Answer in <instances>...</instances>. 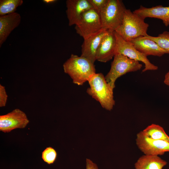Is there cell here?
Returning <instances> with one entry per match:
<instances>
[{
    "label": "cell",
    "instance_id": "6da1fadb",
    "mask_svg": "<svg viewBox=\"0 0 169 169\" xmlns=\"http://www.w3.org/2000/svg\"><path fill=\"white\" fill-rule=\"evenodd\" d=\"M64 72L68 74L73 82L82 85L95 72L94 64L81 56L71 54L63 64Z\"/></svg>",
    "mask_w": 169,
    "mask_h": 169
},
{
    "label": "cell",
    "instance_id": "7a4b0ae2",
    "mask_svg": "<svg viewBox=\"0 0 169 169\" xmlns=\"http://www.w3.org/2000/svg\"><path fill=\"white\" fill-rule=\"evenodd\" d=\"M87 93L100 103L105 109L110 111L115 105L113 89L107 83L102 73H95L89 79Z\"/></svg>",
    "mask_w": 169,
    "mask_h": 169
},
{
    "label": "cell",
    "instance_id": "3957f363",
    "mask_svg": "<svg viewBox=\"0 0 169 169\" xmlns=\"http://www.w3.org/2000/svg\"><path fill=\"white\" fill-rule=\"evenodd\" d=\"M145 19L130 9L125 10L121 25L115 31L125 40L130 42L139 37L148 35L149 26Z\"/></svg>",
    "mask_w": 169,
    "mask_h": 169
},
{
    "label": "cell",
    "instance_id": "277c9868",
    "mask_svg": "<svg viewBox=\"0 0 169 169\" xmlns=\"http://www.w3.org/2000/svg\"><path fill=\"white\" fill-rule=\"evenodd\" d=\"M126 9L121 0H108L99 14L102 29L115 31L122 23Z\"/></svg>",
    "mask_w": 169,
    "mask_h": 169
},
{
    "label": "cell",
    "instance_id": "5b68a950",
    "mask_svg": "<svg viewBox=\"0 0 169 169\" xmlns=\"http://www.w3.org/2000/svg\"><path fill=\"white\" fill-rule=\"evenodd\" d=\"M110 69L105 76L106 81L113 89L118 78L127 73L139 70L142 66L139 62L120 54H115Z\"/></svg>",
    "mask_w": 169,
    "mask_h": 169
},
{
    "label": "cell",
    "instance_id": "8992f818",
    "mask_svg": "<svg viewBox=\"0 0 169 169\" xmlns=\"http://www.w3.org/2000/svg\"><path fill=\"white\" fill-rule=\"evenodd\" d=\"M76 33L84 39L102 29L100 16L93 8L84 12L75 25Z\"/></svg>",
    "mask_w": 169,
    "mask_h": 169
},
{
    "label": "cell",
    "instance_id": "52a82bcc",
    "mask_svg": "<svg viewBox=\"0 0 169 169\" xmlns=\"http://www.w3.org/2000/svg\"><path fill=\"white\" fill-rule=\"evenodd\" d=\"M115 33L116 39L115 54H120L132 60L143 62L145 65L142 70L143 72L158 69V67L151 63L146 55L138 50L130 42L124 40L115 31Z\"/></svg>",
    "mask_w": 169,
    "mask_h": 169
},
{
    "label": "cell",
    "instance_id": "ba28073f",
    "mask_svg": "<svg viewBox=\"0 0 169 169\" xmlns=\"http://www.w3.org/2000/svg\"><path fill=\"white\" fill-rule=\"evenodd\" d=\"M136 143L138 148L145 155H162L169 151V142L150 138L142 131L137 134Z\"/></svg>",
    "mask_w": 169,
    "mask_h": 169
},
{
    "label": "cell",
    "instance_id": "9c48e42d",
    "mask_svg": "<svg viewBox=\"0 0 169 169\" xmlns=\"http://www.w3.org/2000/svg\"><path fill=\"white\" fill-rule=\"evenodd\" d=\"M26 114L19 109L0 116V131L8 133L17 129L25 128L29 123Z\"/></svg>",
    "mask_w": 169,
    "mask_h": 169
},
{
    "label": "cell",
    "instance_id": "30bf717a",
    "mask_svg": "<svg viewBox=\"0 0 169 169\" xmlns=\"http://www.w3.org/2000/svg\"><path fill=\"white\" fill-rule=\"evenodd\" d=\"M116 46L115 31L108 30L99 46L96 53V60L104 63L110 60L115 54Z\"/></svg>",
    "mask_w": 169,
    "mask_h": 169
},
{
    "label": "cell",
    "instance_id": "8fae6325",
    "mask_svg": "<svg viewBox=\"0 0 169 169\" xmlns=\"http://www.w3.org/2000/svg\"><path fill=\"white\" fill-rule=\"evenodd\" d=\"M66 4L69 26L76 25L84 12L93 8L88 0H67Z\"/></svg>",
    "mask_w": 169,
    "mask_h": 169
},
{
    "label": "cell",
    "instance_id": "7c38bea8",
    "mask_svg": "<svg viewBox=\"0 0 169 169\" xmlns=\"http://www.w3.org/2000/svg\"><path fill=\"white\" fill-rule=\"evenodd\" d=\"M107 31L108 30L102 29L84 39L81 46V56L85 57L94 64L96 60V53L101 41Z\"/></svg>",
    "mask_w": 169,
    "mask_h": 169
},
{
    "label": "cell",
    "instance_id": "4fadbf2b",
    "mask_svg": "<svg viewBox=\"0 0 169 169\" xmlns=\"http://www.w3.org/2000/svg\"><path fill=\"white\" fill-rule=\"evenodd\" d=\"M130 42L138 50L147 56L152 55L161 57L165 54H168L155 42L145 36L139 37Z\"/></svg>",
    "mask_w": 169,
    "mask_h": 169
},
{
    "label": "cell",
    "instance_id": "5bb4252c",
    "mask_svg": "<svg viewBox=\"0 0 169 169\" xmlns=\"http://www.w3.org/2000/svg\"><path fill=\"white\" fill-rule=\"evenodd\" d=\"M133 12L144 19L147 18H156L161 19L165 26L169 25V6L158 5L147 8L141 5Z\"/></svg>",
    "mask_w": 169,
    "mask_h": 169
},
{
    "label": "cell",
    "instance_id": "9a60e30c",
    "mask_svg": "<svg viewBox=\"0 0 169 169\" xmlns=\"http://www.w3.org/2000/svg\"><path fill=\"white\" fill-rule=\"evenodd\" d=\"M21 18L18 13L0 16V47L12 32L20 24Z\"/></svg>",
    "mask_w": 169,
    "mask_h": 169
},
{
    "label": "cell",
    "instance_id": "2e32d148",
    "mask_svg": "<svg viewBox=\"0 0 169 169\" xmlns=\"http://www.w3.org/2000/svg\"><path fill=\"white\" fill-rule=\"evenodd\" d=\"M167 162L158 156L144 155L135 164V169H162Z\"/></svg>",
    "mask_w": 169,
    "mask_h": 169
},
{
    "label": "cell",
    "instance_id": "e0dca14e",
    "mask_svg": "<svg viewBox=\"0 0 169 169\" xmlns=\"http://www.w3.org/2000/svg\"><path fill=\"white\" fill-rule=\"evenodd\" d=\"M148 137L156 140H164L169 142V136L163 127L158 125L152 124L142 131Z\"/></svg>",
    "mask_w": 169,
    "mask_h": 169
},
{
    "label": "cell",
    "instance_id": "ac0fdd59",
    "mask_svg": "<svg viewBox=\"0 0 169 169\" xmlns=\"http://www.w3.org/2000/svg\"><path fill=\"white\" fill-rule=\"evenodd\" d=\"M23 3L22 0H0V16L16 12L17 8Z\"/></svg>",
    "mask_w": 169,
    "mask_h": 169
},
{
    "label": "cell",
    "instance_id": "d6986e66",
    "mask_svg": "<svg viewBox=\"0 0 169 169\" xmlns=\"http://www.w3.org/2000/svg\"><path fill=\"white\" fill-rule=\"evenodd\" d=\"M145 37L155 42L162 49L169 54V32L164 31L156 37L148 34Z\"/></svg>",
    "mask_w": 169,
    "mask_h": 169
},
{
    "label": "cell",
    "instance_id": "ffe728a7",
    "mask_svg": "<svg viewBox=\"0 0 169 169\" xmlns=\"http://www.w3.org/2000/svg\"><path fill=\"white\" fill-rule=\"evenodd\" d=\"M57 157V153L52 147H49L45 149L42 153V158L49 164L53 163Z\"/></svg>",
    "mask_w": 169,
    "mask_h": 169
},
{
    "label": "cell",
    "instance_id": "44dd1931",
    "mask_svg": "<svg viewBox=\"0 0 169 169\" xmlns=\"http://www.w3.org/2000/svg\"><path fill=\"white\" fill-rule=\"evenodd\" d=\"M93 9L100 14L108 0H88Z\"/></svg>",
    "mask_w": 169,
    "mask_h": 169
},
{
    "label": "cell",
    "instance_id": "7402d4cb",
    "mask_svg": "<svg viewBox=\"0 0 169 169\" xmlns=\"http://www.w3.org/2000/svg\"><path fill=\"white\" fill-rule=\"evenodd\" d=\"M8 96L4 86L0 84V107L5 106L8 99Z\"/></svg>",
    "mask_w": 169,
    "mask_h": 169
},
{
    "label": "cell",
    "instance_id": "603a6c76",
    "mask_svg": "<svg viewBox=\"0 0 169 169\" xmlns=\"http://www.w3.org/2000/svg\"><path fill=\"white\" fill-rule=\"evenodd\" d=\"M86 169H98L97 165L90 159H86Z\"/></svg>",
    "mask_w": 169,
    "mask_h": 169
},
{
    "label": "cell",
    "instance_id": "cb8c5ba5",
    "mask_svg": "<svg viewBox=\"0 0 169 169\" xmlns=\"http://www.w3.org/2000/svg\"><path fill=\"white\" fill-rule=\"evenodd\" d=\"M164 82L166 85L169 86V71L165 75Z\"/></svg>",
    "mask_w": 169,
    "mask_h": 169
},
{
    "label": "cell",
    "instance_id": "d4e9b609",
    "mask_svg": "<svg viewBox=\"0 0 169 169\" xmlns=\"http://www.w3.org/2000/svg\"><path fill=\"white\" fill-rule=\"evenodd\" d=\"M43 1L44 2L48 3H53L56 1L55 0H44Z\"/></svg>",
    "mask_w": 169,
    "mask_h": 169
}]
</instances>
